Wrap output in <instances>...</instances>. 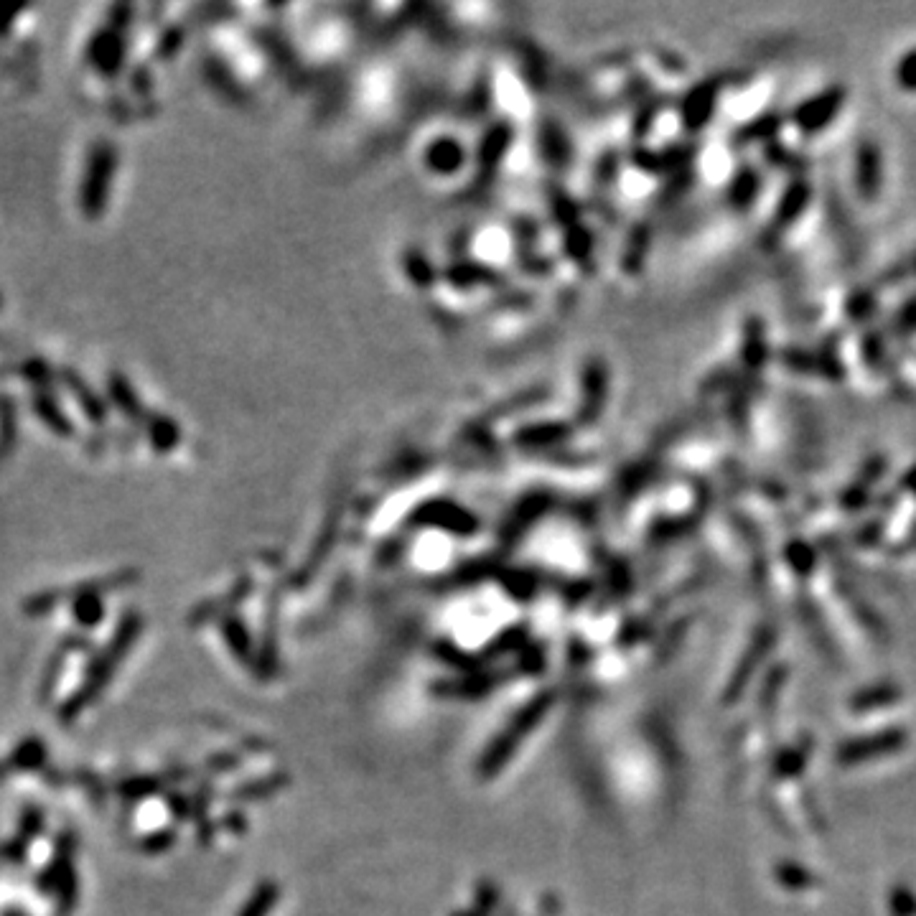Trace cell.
Returning <instances> with one entry per match:
<instances>
[{"label":"cell","mask_w":916,"mask_h":916,"mask_svg":"<svg viewBox=\"0 0 916 916\" xmlns=\"http://www.w3.org/2000/svg\"><path fill=\"white\" fill-rule=\"evenodd\" d=\"M135 634H138V616L130 614L128 619L120 621L118 632H115V637L110 639V644H107L105 652L97 654L95 660H92L82 687H79L77 693H74L72 698L62 705V710H59V723H72L74 718L82 715V710L87 708V705L95 703L97 695H100L102 690H105L107 682H110L112 670H115V665L120 662V657H125L128 647L133 644Z\"/></svg>","instance_id":"obj_1"},{"label":"cell","mask_w":916,"mask_h":916,"mask_svg":"<svg viewBox=\"0 0 916 916\" xmlns=\"http://www.w3.org/2000/svg\"><path fill=\"white\" fill-rule=\"evenodd\" d=\"M115 174H118V151L110 140H95L87 151V158H84L77 191L79 212L90 222H95L107 212Z\"/></svg>","instance_id":"obj_2"},{"label":"cell","mask_w":916,"mask_h":916,"mask_svg":"<svg viewBox=\"0 0 916 916\" xmlns=\"http://www.w3.org/2000/svg\"><path fill=\"white\" fill-rule=\"evenodd\" d=\"M125 21H112V26L97 28L95 34H92L90 44H87V64H90L95 72L105 74V77H115L123 67L125 59V39L120 34V26Z\"/></svg>","instance_id":"obj_3"},{"label":"cell","mask_w":916,"mask_h":916,"mask_svg":"<svg viewBox=\"0 0 916 916\" xmlns=\"http://www.w3.org/2000/svg\"><path fill=\"white\" fill-rule=\"evenodd\" d=\"M845 102V92L840 87H830V90L820 92V95L805 100L797 110L792 112V120L799 130L805 133H820L830 125V120L840 112Z\"/></svg>","instance_id":"obj_4"},{"label":"cell","mask_w":916,"mask_h":916,"mask_svg":"<svg viewBox=\"0 0 916 916\" xmlns=\"http://www.w3.org/2000/svg\"><path fill=\"white\" fill-rule=\"evenodd\" d=\"M906 743V733L904 731H886L878 733V736L871 738H858V741L845 743L843 749L838 751V759L843 764H861V761L876 759V756L891 754V751L901 749Z\"/></svg>","instance_id":"obj_5"},{"label":"cell","mask_w":916,"mask_h":916,"mask_svg":"<svg viewBox=\"0 0 916 916\" xmlns=\"http://www.w3.org/2000/svg\"><path fill=\"white\" fill-rule=\"evenodd\" d=\"M46 759V746L39 738H26V741L13 751V756L8 761H0V782H6L11 777V771H34L44 766Z\"/></svg>","instance_id":"obj_6"},{"label":"cell","mask_w":916,"mask_h":916,"mask_svg":"<svg viewBox=\"0 0 916 916\" xmlns=\"http://www.w3.org/2000/svg\"><path fill=\"white\" fill-rule=\"evenodd\" d=\"M62 377H64V382H67V390L72 392V397L79 403V408L84 410V415H87L92 423H102L107 413L105 403H102V397L97 395V392L92 390L87 382L79 380V375L77 372H72V369H64Z\"/></svg>","instance_id":"obj_7"},{"label":"cell","mask_w":916,"mask_h":916,"mask_svg":"<svg viewBox=\"0 0 916 916\" xmlns=\"http://www.w3.org/2000/svg\"><path fill=\"white\" fill-rule=\"evenodd\" d=\"M34 413H36V418H39L41 423H44L46 428L54 433V436H62V438L74 436L72 420H69V415L59 408V403H56L49 392H39V395L34 397Z\"/></svg>","instance_id":"obj_8"},{"label":"cell","mask_w":916,"mask_h":916,"mask_svg":"<svg viewBox=\"0 0 916 916\" xmlns=\"http://www.w3.org/2000/svg\"><path fill=\"white\" fill-rule=\"evenodd\" d=\"M858 186L866 199L878 196L881 191V153L878 148L866 146L858 156Z\"/></svg>","instance_id":"obj_9"},{"label":"cell","mask_w":916,"mask_h":916,"mask_svg":"<svg viewBox=\"0 0 916 916\" xmlns=\"http://www.w3.org/2000/svg\"><path fill=\"white\" fill-rule=\"evenodd\" d=\"M107 397H110L112 403L118 405V410H123L128 418H138L140 415V405L133 387H130V382L125 380L123 375H118V372H112V375L107 377Z\"/></svg>","instance_id":"obj_10"},{"label":"cell","mask_w":916,"mask_h":916,"mask_svg":"<svg viewBox=\"0 0 916 916\" xmlns=\"http://www.w3.org/2000/svg\"><path fill=\"white\" fill-rule=\"evenodd\" d=\"M102 616H105V606H102L100 593H82L74 598V619L82 626H95Z\"/></svg>","instance_id":"obj_11"},{"label":"cell","mask_w":916,"mask_h":916,"mask_svg":"<svg viewBox=\"0 0 916 916\" xmlns=\"http://www.w3.org/2000/svg\"><path fill=\"white\" fill-rule=\"evenodd\" d=\"M894 79L904 92H916V49L901 56L894 69Z\"/></svg>","instance_id":"obj_12"},{"label":"cell","mask_w":916,"mask_h":916,"mask_svg":"<svg viewBox=\"0 0 916 916\" xmlns=\"http://www.w3.org/2000/svg\"><path fill=\"white\" fill-rule=\"evenodd\" d=\"M868 693H871V695H863V698L853 700L855 708L866 710V708H871V705H881V703H889V700H896V698H899V693H896V690H889V693H886V695H878V693H881V690H868Z\"/></svg>","instance_id":"obj_13"},{"label":"cell","mask_w":916,"mask_h":916,"mask_svg":"<svg viewBox=\"0 0 916 916\" xmlns=\"http://www.w3.org/2000/svg\"><path fill=\"white\" fill-rule=\"evenodd\" d=\"M894 909L899 911L901 916H909L916 911V901L914 896L906 894V891H894Z\"/></svg>","instance_id":"obj_14"}]
</instances>
